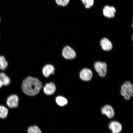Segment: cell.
Listing matches in <instances>:
<instances>
[{
    "mask_svg": "<svg viewBox=\"0 0 133 133\" xmlns=\"http://www.w3.org/2000/svg\"><path fill=\"white\" fill-rule=\"evenodd\" d=\"M42 87V83L36 78L28 76L23 81L22 89L26 95L35 96L39 92Z\"/></svg>",
    "mask_w": 133,
    "mask_h": 133,
    "instance_id": "obj_1",
    "label": "cell"
},
{
    "mask_svg": "<svg viewBox=\"0 0 133 133\" xmlns=\"http://www.w3.org/2000/svg\"><path fill=\"white\" fill-rule=\"evenodd\" d=\"M121 95L126 100H129L133 96V85L129 81H126L121 86Z\"/></svg>",
    "mask_w": 133,
    "mask_h": 133,
    "instance_id": "obj_2",
    "label": "cell"
},
{
    "mask_svg": "<svg viewBox=\"0 0 133 133\" xmlns=\"http://www.w3.org/2000/svg\"><path fill=\"white\" fill-rule=\"evenodd\" d=\"M94 67L101 77H104L107 74V66L105 63L97 62L95 63Z\"/></svg>",
    "mask_w": 133,
    "mask_h": 133,
    "instance_id": "obj_3",
    "label": "cell"
},
{
    "mask_svg": "<svg viewBox=\"0 0 133 133\" xmlns=\"http://www.w3.org/2000/svg\"><path fill=\"white\" fill-rule=\"evenodd\" d=\"M116 12L115 7L108 5L105 6L102 10V13L104 16L109 19L114 18L115 16Z\"/></svg>",
    "mask_w": 133,
    "mask_h": 133,
    "instance_id": "obj_4",
    "label": "cell"
},
{
    "mask_svg": "<svg viewBox=\"0 0 133 133\" xmlns=\"http://www.w3.org/2000/svg\"><path fill=\"white\" fill-rule=\"evenodd\" d=\"M62 55L65 59H72L76 57V54L72 48L69 46H66L63 49Z\"/></svg>",
    "mask_w": 133,
    "mask_h": 133,
    "instance_id": "obj_5",
    "label": "cell"
},
{
    "mask_svg": "<svg viewBox=\"0 0 133 133\" xmlns=\"http://www.w3.org/2000/svg\"><path fill=\"white\" fill-rule=\"evenodd\" d=\"M101 112L103 115L106 116L109 119L112 118L115 114L114 108L109 105H106L102 107Z\"/></svg>",
    "mask_w": 133,
    "mask_h": 133,
    "instance_id": "obj_6",
    "label": "cell"
},
{
    "mask_svg": "<svg viewBox=\"0 0 133 133\" xmlns=\"http://www.w3.org/2000/svg\"><path fill=\"white\" fill-rule=\"evenodd\" d=\"M92 76V71L90 69L87 68L83 69L80 72V78L84 81H90Z\"/></svg>",
    "mask_w": 133,
    "mask_h": 133,
    "instance_id": "obj_7",
    "label": "cell"
},
{
    "mask_svg": "<svg viewBox=\"0 0 133 133\" xmlns=\"http://www.w3.org/2000/svg\"><path fill=\"white\" fill-rule=\"evenodd\" d=\"M109 127L112 133H119L122 131L123 128L121 123L116 121H113L110 123Z\"/></svg>",
    "mask_w": 133,
    "mask_h": 133,
    "instance_id": "obj_8",
    "label": "cell"
},
{
    "mask_svg": "<svg viewBox=\"0 0 133 133\" xmlns=\"http://www.w3.org/2000/svg\"><path fill=\"white\" fill-rule=\"evenodd\" d=\"M19 98L15 95H12L8 98L6 104L10 108H13L17 107L18 105Z\"/></svg>",
    "mask_w": 133,
    "mask_h": 133,
    "instance_id": "obj_9",
    "label": "cell"
},
{
    "mask_svg": "<svg viewBox=\"0 0 133 133\" xmlns=\"http://www.w3.org/2000/svg\"><path fill=\"white\" fill-rule=\"evenodd\" d=\"M55 69L52 65L48 64L45 65L42 69V73L45 77L48 78L51 74H54Z\"/></svg>",
    "mask_w": 133,
    "mask_h": 133,
    "instance_id": "obj_10",
    "label": "cell"
},
{
    "mask_svg": "<svg viewBox=\"0 0 133 133\" xmlns=\"http://www.w3.org/2000/svg\"><path fill=\"white\" fill-rule=\"evenodd\" d=\"M56 89V86L54 83L50 82L47 83L44 86V91L47 95H51L54 94Z\"/></svg>",
    "mask_w": 133,
    "mask_h": 133,
    "instance_id": "obj_11",
    "label": "cell"
},
{
    "mask_svg": "<svg viewBox=\"0 0 133 133\" xmlns=\"http://www.w3.org/2000/svg\"><path fill=\"white\" fill-rule=\"evenodd\" d=\"M100 44L103 49L105 51H110L112 48V43L107 38H104L101 39Z\"/></svg>",
    "mask_w": 133,
    "mask_h": 133,
    "instance_id": "obj_12",
    "label": "cell"
},
{
    "mask_svg": "<svg viewBox=\"0 0 133 133\" xmlns=\"http://www.w3.org/2000/svg\"><path fill=\"white\" fill-rule=\"evenodd\" d=\"M56 103L61 106H65L68 103V101L66 98L62 96H58L56 99Z\"/></svg>",
    "mask_w": 133,
    "mask_h": 133,
    "instance_id": "obj_13",
    "label": "cell"
},
{
    "mask_svg": "<svg viewBox=\"0 0 133 133\" xmlns=\"http://www.w3.org/2000/svg\"><path fill=\"white\" fill-rule=\"evenodd\" d=\"M0 78L2 80L3 85L6 86L9 85L10 84V79L8 76L6 75L4 73H0Z\"/></svg>",
    "mask_w": 133,
    "mask_h": 133,
    "instance_id": "obj_14",
    "label": "cell"
},
{
    "mask_svg": "<svg viewBox=\"0 0 133 133\" xmlns=\"http://www.w3.org/2000/svg\"><path fill=\"white\" fill-rule=\"evenodd\" d=\"M86 9H89L94 6L95 0H81Z\"/></svg>",
    "mask_w": 133,
    "mask_h": 133,
    "instance_id": "obj_15",
    "label": "cell"
},
{
    "mask_svg": "<svg viewBox=\"0 0 133 133\" xmlns=\"http://www.w3.org/2000/svg\"><path fill=\"white\" fill-rule=\"evenodd\" d=\"M8 63L3 56H0V69L4 70L7 68Z\"/></svg>",
    "mask_w": 133,
    "mask_h": 133,
    "instance_id": "obj_16",
    "label": "cell"
},
{
    "mask_svg": "<svg viewBox=\"0 0 133 133\" xmlns=\"http://www.w3.org/2000/svg\"><path fill=\"white\" fill-rule=\"evenodd\" d=\"M8 110L7 108L3 106H0V119H4L7 117Z\"/></svg>",
    "mask_w": 133,
    "mask_h": 133,
    "instance_id": "obj_17",
    "label": "cell"
},
{
    "mask_svg": "<svg viewBox=\"0 0 133 133\" xmlns=\"http://www.w3.org/2000/svg\"><path fill=\"white\" fill-rule=\"evenodd\" d=\"M28 133H42L40 129L37 126H31L28 129Z\"/></svg>",
    "mask_w": 133,
    "mask_h": 133,
    "instance_id": "obj_18",
    "label": "cell"
},
{
    "mask_svg": "<svg viewBox=\"0 0 133 133\" xmlns=\"http://www.w3.org/2000/svg\"><path fill=\"white\" fill-rule=\"evenodd\" d=\"M56 2L58 5L66 6L69 4L70 0H55Z\"/></svg>",
    "mask_w": 133,
    "mask_h": 133,
    "instance_id": "obj_19",
    "label": "cell"
},
{
    "mask_svg": "<svg viewBox=\"0 0 133 133\" xmlns=\"http://www.w3.org/2000/svg\"><path fill=\"white\" fill-rule=\"evenodd\" d=\"M3 85L2 80L0 78V88L2 87Z\"/></svg>",
    "mask_w": 133,
    "mask_h": 133,
    "instance_id": "obj_20",
    "label": "cell"
},
{
    "mask_svg": "<svg viewBox=\"0 0 133 133\" xmlns=\"http://www.w3.org/2000/svg\"><path fill=\"white\" fill-rule=\"evenodd\" d=\"M1 17H0V22H1Z\"/></svg>",
    "mask_w": 133,
    "mask_h": 133,
    "instance_id": "obj_21",
    "label": "cell"
}]
</instances>
